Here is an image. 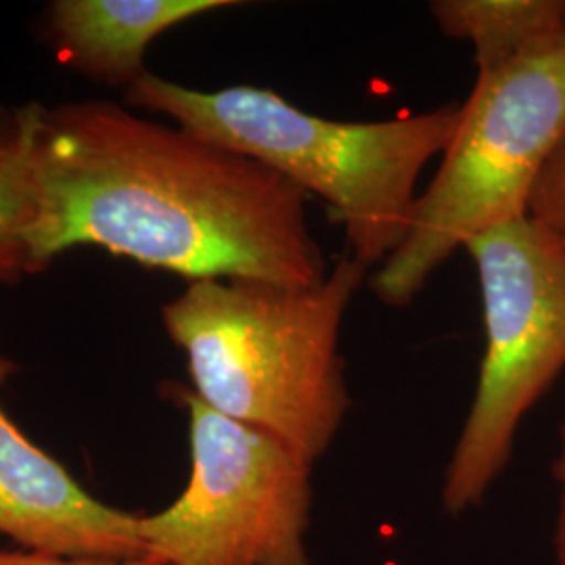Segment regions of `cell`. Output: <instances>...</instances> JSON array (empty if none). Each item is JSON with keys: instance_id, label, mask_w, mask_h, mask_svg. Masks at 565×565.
Segmentation results:
<instances>
[{"instance_id": "6da1fadb", "label": "cell", "mask_w": 565, "mask_h": 565, "mask_svg": "<svg viewBox=\"0 0 565 565\" xmlns=\"http://www.w3.org/2000/svg\"><path fill=\"white\" fill-rule=\"evenodd\" d=\"M32 254L102 247L186 281L327 275L308 195L256 160L107 102L25 105Z\"/></svg>"}, {"instance_id": "3957f363", "label": "cell", "mask_w": 565, "mask_h": 565, "mask_svg": "<svg viewBox=\"0 0 565 565\" xmlns=\"http://www.w3.org/2000/svg\"><path fill=\"white\" fill-rule=\"evenodd\" d=\"M126 102L323 198L345 231L350 256L366 268L384 264L406 239L419 177L445 151L461 116L455 103L396 120H327L270 88L198 90L149 72L128 88Z\"/></svg>"}, {"instance_id": "7a4b0ae2", "label": "cell", "mask_w": 565, "mask_h": 565, "mask_svg": "<svg viewBox=\"0 0 565 565\" xmlns=\"http://www.w3.org/2000/svg\"><path fill=\"white\" fill-rule=\"evenodd\" d=\"M366 273L345 256L310 285L191 281L163 306V329L184 352L203 403L315 463L352 404L340 333Z\"/></svg>"}, {"instance_id": "8992f818", "label": "cell", "mask_w": 565, "mask_h": 565, "mask_svg": "<svg viewBox=\"0 0 565 565\" xmlns=\"http://www.w3.org/2000/svg\"><path fill=\"white\" fill-rule=\"evenodd\" d=\"M189 413L191 476L179 499L139 515L145 559L160 565H310V467L263 429L172 392Z\"/></svg>"}, {"instance_id": "7c38bea8", "label": "cell", "mask_w": 565, "mask_h": 565, "mask_svg": "<svg viewBox=\"0 0 565 565\" xmlns=\"http://www.w3.org/2000/svg\"><path fill=\"white\" fill-rule=\"evenodd\" d=\"M0 565H160L149 559H132V562H109V559H76V557H60L41 551H0Z\"/></svg>"}, {"instance_id": "30bf717a", "label": "cell", "mask_w": 565, "mask_h": 565, "mask_svg": "<svg viewBox=\"0 0 565 565\" xmlns=\"http://www.w3.org/2000/svg\"><path fill=\"white\" fill-rule=\"evenodd\" d=\"M34 212L25 107L0 109V282L39 273L32 254Z\"/></svg>"}, {"instance_id": "ba28073f", "label": "cell", "mask_w": 565, "mask_h": 565, "mask_svg": "<svg viewBox=\"0 0 565 565\" xmlns=\"http://www.w3.org/2000/svg\"><path fill=\"white\" fill-rule=\"evenodd\" d=\"M235 0H55L46 32L61 63L93 81L126 86L147 74L149 44L184 21L237 7Z\"/></svg>"}, {"instance_id": "9c48e42d", "label": "cell", "mask_w": 565, "mask_h": 565, "mask_svg": "<svg viewBox=\"0 0 565 565\" xmlns=\"http://www.w3.org/2000/svg\"><path fill=\"white\" fill-rule=\"evenodd\" d=\"M429 11L446 36L473 44L478 72L565 36V0H438Z\"/></svg>"}, {"instance_id": "8fae6325", "label": "cell", "mask_w": 565, "mask_h": 565, "mask_svg": "<svg viewBox=\"0 0 565 565\" xmlns=\"http://www.w3.org/2000/svg\"><path fill=\"white\" fill-rule=\"evenodd\" d=\"M527 216L565 249V139L532 189Z\"/></svg>"}, {"instance_id": "52a82bcc", "label": "cell", "mask_w": 565, "mask_h": 565, "mask_svg": "<svg viewBox=\"0 0 565 565\" xmlns=\"http://www.w3.org/2000/svg\"><path fill=\"white\" fill-rule=\"evenodd\" d=\"M18 364L0 354V385ZM0 536L76 559H145L139 515L105 505L23 436L0 404Z\"/></svg>"}, {"instance_id": "4fadbf2b", "label": "cell", "mask_w": 565, "mask_h": 565, "mask_svg": "<svg viewBox=\"0 0 565 565\" xmlns=\"http://www.w3.org/2000/svg\"><path fill=\"white\" fill-rule=\"evenodd\" d=\"M553 478L555 484L559 486V511L555 522V562L557 565H565V417L559 425V452L553 461Z\"/></svg>"}, {"instance_id": "277c9868", "label": "cell", "mask_w": 565, "mask_h": 565, "mask_svg": "<svg viewBox=\"0 0 565 565\" xmlns=\"http://www.w3.org/2000/svg\"><path fill=\"white\" fill-rule=\"evenodd\" d=\"M564 139L565 36L478 72L406 239L369 277L373 294L408 306L459 247L527 216L532 189Z\"/></svg>"}, {"instance_id": "5b68a950", "label": "cell", "mask_w": 565, "mask_h": 565, "mask_svg": "<svg viewBox=\"0 0 565 565\" xmlns=\"http://www.w3.org/2000/svg\"><path fill=\"white\" fill-rule=\"evenodd\" d=\"M478 268L486 348L478 390L443 488L452 515L478 505L505 469L515 434L565 369V249L530 216L465 245Z\"/></svg>"}]
</instances>
